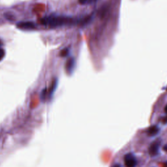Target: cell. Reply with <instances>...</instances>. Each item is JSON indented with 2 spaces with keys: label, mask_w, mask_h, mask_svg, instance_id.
I'll return each mask as SVG.
<instances>
[{
  "label": "cell",
  "mask_w": 167,
  "mask_h": 167,
  "mask_svg": "<svg viewBox=\"0 0 167 167\" xmlns=\"http://www.w3.org/2000/svg\"><path fill=\"white\" fill-rule=\"evenodd\" d=\"M75 60L74 58H69L66 63V71L67 73L71 74L75 67Z\"/></svg>",
  "instance_id": "5b68a950"
},
{
  "label": "cell",
  "mask_w": 167,
  "mask_h": 167,
  "mask_svg": "<svg viewBox=\"0 0 167 167\" xmlns=\"http://www.w3.org/2000/svg\"><path fill=\"white\" fill-rule=\"evenodd\" d=\"M56 86H57V81H54V82H53V84H52V86L51 90L50 91V94H49L50 97H51L52 95L53 94V93H54V90L56 89Z\"/></svg>",
  "instance_id": "52a82bcc"
},
{
  "label": "cell",
  "mask_w": 167,
  "mask_h": 167,
  "mask_svg": "<svg viewBox=\"0 0 167 167\" xmlns=\"http://www.w3.org/2000/svg\"><path fill=\"white\" fill-rule=\"evenodd\" d=\"M17 28L21 30H31L36 28V25L32 22H20L16 25Z\"/></svg>",
  "instance_id": "277c9868"
},
{
  "label": "cell",
  "mask_w": 167,
  "mask_h": 167,
  "mask_svg": "<svg viewBox=\"0 0 167 167\" xmlns=\"http://www.w3.org/2000/svg\"><path fill=\"white\" fill-rule=\"evenodd\" d=\"M5 52L3 48H0V61H1L3 58L5 57Z\"/></svg>",
  "instance_id": "30bf717a"
},
{
  "label": "cell",
  "mask_w": 167,
  "mask_h": 167,
  "mask_svg": "<svg viewBox=\"0 0 167 167\" xmlns=\"http://www.w3.org/2000/svg\"><path fill=\"white\" fill-rule=\"evenodd\" d=\"M164 167H167V161L164 163Z\"/></svg>",
  "instance_id": "9a60e30c"
},
{
  "label": "cell",
  "mask_w": 167,
  "mask_h": 167,
  "mask_svg": "<svg viewBox=\"0 0 167 167\" xmlns=\"http://www.w3.org/2000/svg\"><path fill=\"white\" fill-rule=\"evenodd\" d=\"M163 149H164V150L166 152H167V144L164 145V146L163 147Z\"/></svg>",
  "instance_id": "7c38bea8"
},
{
  "label": "cell",
  "mask_w": 167,
  "mask_h": 167,
  "mask_svg": "<svg viewBox=\"0 0 167 167\" xmlns=\"http://www.w3.org/2000/svg\"><path fill=\"white\" fill-rule=\"evenodd\" d=\"M113 167H121V166L120 164H116L113 166Z\"/></svg>",
  "instance_id": "4fadbf2b"
},
{
  "label": "cell",
  "mask_w": 167,
  "mask_h": 167,
  "mask_svg": "<svg viewBox=\"0 0 167 167\" xmlns=\"http://www.w3.org/2000/svg\"><path fill=\"white\" fill-rule=\"evenodd\" d=\"M164 111H165V112L167 114V104L166 105V107H165V108H164Z\"/></svg>",
  "instance_id": "5bb4252c"
},
{
  "label": "cell",
  "mask_w": 167,
  "mask_h": 167,
  "mask_svg": "<svg viewBox=\"0 0 167 167\" xmlns=\"http://www.w3.org/2000/svg\"><path fill=\"white\" fill-rule=\"evenodd\" d=\"M46 96H47V89H45V90H43V91L41 93V100L42 101H45Z\"/></svg>",
  "instance_id": "9c48e42d"
},
{
  "label": "cell",
  "mask_w": 167,
  "mask_h": 167,
  "mask_svg": "<svg viewBox=\"0 0 167 167\" xmlns=\"http://www.w3.org/2000/svg\"><path fill=\"white\" fill-rule=\"evenodd\" d=\"M159 132V129L156 125H153L149 127L148 130V134L150 136H153L158 134Z\"/></svg>",
  "instance_id": "8992f818"
},
{
  "label": "cell",
  "mask_w": 167,
  "mask_h": 167,
  "mask_svg": "<svg viewBox=\"0 0 167 167\" xmlns=\"http://www.w3.org/2000/svg\"><path fill=\"white\" fill-rule=\"evenodd\" d=\"M68 54H69V50H68V48H65V49H64L61 52V54H61V56L65 57V56H67L68 55Z\"/></svg>",
  "instance_id": "ba28073f"
},
{
  "label": "cell",
  "mask_w": 167,
  "mask_h": 167,
  "mask_svg": "<svg viewBox=\"0 0 167 167\" xmlns=\"http://www.w3.org/2000/svg\"><path fill=\"white\" fill-rule=\"evenodd\" d=\"M124 161L126 167H135L137 164L136 157L133 153H127L124 157Z\"/></svg>",
  "instance_id": "3957f363"
},
{
  "label": "cell",
  "mask_w": 167,
  "mask_h": 167,
  "mask_svg": "<svg viewBox=\"0 0 167 167\" xmlns=\"http://www.w3.org/2000/svg\"><path fill=\"white\" fill-rule=\"evenodd\" d=\"M79 1V3H80L82 5H85L86 4L87 2H89L90 0H78Z\"/></svg>",
  "instance_id": "8fae6325"
},
{
  "label": "cell",
  "mask_w": 167,
  "mask_h": 167,
  "mask_svg": "<svg viewBox=\"0 0 167 167\" xmlns=\"http://www.w3.org/2000/svg\"><path fill=\"white\" fill-rule=\"evenodd\" d=\"M161 146V141L159 139L156 140L153 143L151 144L149 148V154L151 157H155L159 154V148Z\"/></svg>",
  "instance_id": "7a4b0ae2"
},
{
  "label": "cell",
  "mask_w": 167,
  "mask_h": 167,
  "mask_svg": "<svg viewBox=\"0 0 167 167\" xmlns=\"http://www.w3.org/2000/svg\"><path fill=\"white\" fill-rule=\"evenodd\" d=\"M72 22L71 18L66 16H55L52 15L43 20L44 24L48 25L51 28H57L67 24H70Z\"/></svg>",
  "instance_id": "6da1fadb"
}]
</instances>
